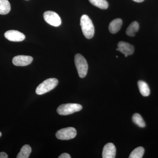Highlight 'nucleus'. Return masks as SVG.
I'll return each mask as SVG.
<instances>
[{"instance_id": "obj_9", "label": "nucleus", "mask_w": 158, "mask_h": 158, "mask_svg": "<svg viewBox=\"0 0 158 158\" xmlns=\"http://www.w3.org/2000/svg\"><path fill=\"white\" fill-rule=\"evenodd\" d=\"M116 50L119 51L123 54H124L125 57L132 55L134 52V46L124 41H120L118 44V48Z\"/></svg>"}, {"instance_id": "obj_5", "label": "nucleus", "mask_w": 158, "mask_h": 158, "mask_svg": "<svg viewBox=\"0 0 158 158\" xmlns=\"http://www.w3.org/2000/svg\"><path fill=\"white\" fill-rule=\"evenodd\" d=\"M56 135L59 140H70L76 136L77 131L74 128L72 127L65 128L58 131Z\"/></svg>"}, {"instance_id": "obj_21", "label": "nucleus", "mask_w": 158, "mask_h": 158, "mask_svg": "<svg viewBox=\"0 0 158 158\" xmlns=\"http://www.w3.org/2000/svg\"><path fill=\"white\" fill-rule=\"evenodd\" d=\"M133 1H134V2H137L140 3L142 2L144 0H133Z\"/></svg>"}, {"instance_id": "obj_8", "label": "nucleus", "mask_w": 158, "mask_h": 158, "mask_svg": "<svg viewBox=\"0 0 158 158\" xmlns=\"http://www.w3.org/2000/svg\"><path fill=\"white\" fill-rule=\"evenodd\" d=\"M33 58L30 56H18L12 59V63L15 66H24L30 65Z\"/></svg>"}, {"instance_id": "obj_16", "label": "nucleus", "mask_w": 158, "mask_h": 158, "mask_svg": "<svg viewBox=\"0 0 158 158\" xmlns=\"http://www.w3.org/2000/svg\"><path fill=\"white\" fill-rule=\"evenodd\" d=\"M93 6L102 9H106L109 7V4L106 0H89Z\"/></svg>"}, {"instance_id": "obj_6", "label": "nucleus", "mask_w": 158, "mask_h": 158, "mask_svg": "<svg viewBox=\"0 0 158 158\" xmlns=\"http://www.w3.org/2000/svg\"><path fill=\"white\" fill-rule=\"evenodd\" d=\"M43 16L44 20L51 26L57 27L61 24L62 20L60 16L54 11H45L44 13Z\"/></svg>"}, {"instance_id": "obj_23", "label": "nucleus", "mask_w": 158, "mask_h": 158, "mask_svg": "<svg viewBox=\"0 0 158 158\" xmlns=\"http://www.w3.org/2000/svg\"><path fill=\"white\" fill-rule=\"evenodd\" d=\"M26 1H28V0H26Z\"/></svg>"}, {"instance_id": "obj_15", "label": "nucleus", "mask_w": 158, "mask_h": 158, "mask_svg": "<svg viewBox=\"0 0 158 158\" xmlns=\"http://www.w3.org/2000/svg\"><path fill=\"white\" fill-rule=\"evenodd\" d=\"M32 149L31 146L28 144L23 145L17 156V158H28L31 154Z\"/></svg>"}, {"instance_id": "obj_7", "label": "nucleus", "mask_w": 158, "mask_h": 158, "mask_svg": "<svg viewBox=\"0 0 158 158\" xmlns=\"http://www.w3.org/2000/svg\"><path fill=\"white\" fill-rule=\"evenodd\" d=\"M6 39L13 42H20L25 39V36L19 31L10 30L6 31L5 34Z\"/></svg>"}, {"instance_id": "obj_18", "label": "nucleus", "mask_w": 158, "mask_h": 158, "mask_svg": "<svg viewBox=\"0 0 158 158\" xmlns=\"http://www.w3.org/2000/svg\"><path fill=\"white\" fill-rule=\"evenodd\" d=\"M144 149L142 147H138L134 150L131 154L130 158H141L144 155Z\"/></svg>"}, {"instance_id": "obj_17", "label": "nucleus", "mask_w": 158, "mask_h": 158, "mask_svg": "<svg viewBox=\"0 0 158 158\" xmlns=\"http://www.w3.org/2000/svg\"><path fill=\"white\" fill-rule=\"evenodd\" d=\"M132 120L133 122L139 127L141 128L145 127V123L144 119L142 118V116L138 113H135L133 115Z\"/></svg>"}, {"instance_id": "obj_12", "label": "nucleus", "mask_w": 158, "mask_h": 158, "mask_svg": "<svg viewBox=\"0 0 158 158\" xmlns=\"http://www.w3.org/2000/svg\"><path fill=\"white\" fill-rule=\"evenodd\" d=\"M138 85L141 94L144 97L149 96L150 90L147 83L144 81H138Z\"/></svg>"}, {"instance_id": "obj_13", "label": "nucleus", "mask_w": 158, "mask_h": 158, "mask_svg": "<svg viewBox=\"0 0 158 158\" xmlns=\"http://www.w3.org/2000/svg\"><path fill=\"white\" fill-rule=\"evenodd\" d=\"M139 29V24L137 22H133L128 27L126 31V34L130 37H134Z\"/></svg>"}, {"instance_id": "obj_14", "label": "nucleus", "mask_w": 158, "mask_h": 158, "mask_svg": "<svg viewBox=\"0 0 158 158\" xmlns=\"http://www.w3.org/2000/svg\"><path fill=\"white\" fill-rule=\"evenodd\" d=\"M11 10V5L8 0H0V14H8Z\"/></svg>"}, {"instance_id": "obj_19", "label": "nucleus", "mask_w": 158, "mask_h": 158, "mask_svg": "<svg viewBox=\"0 0 158 158\" xmlns=\"http://www.w3.org/2000/svg\"><path fill=\"white\" fill-rule=\"evenodd\" d=\"M59 158H71V157L70 156V155L67 153H62L61 155L59 156Z\"/></svg>"}, {"instance_id": "obj_2", "label": "nucleus", "mask_w": 158, "mask_h": 158, "mask_svg": "<svg viewBox=\"0 0 158 158\" xmlns=\"http://www.w3.org/2000/svg\"><path fill=\"white\" fill-rule=\"evenodd\" d=\"M75 64L80 77L83 78L87 75L88 71V64L85 57L80 54L75 56Z\"/></svg>"}, {"instance_id": "obj_20", "label": "nucleus", "mask_w": 158, "mask_h": 158, "mask_svg": "<svg viewBox=\"0 0 158 158\" xmlns=\"http://www.w3.org/2000/svg\"><path fill=\"white\" fill-rule=\"evenodd\" d=\"M8 156L6 152H0V158H8Z\"/></svg>"}, {"instance_id": "obj_22", "label": "nucleus", "mask_w": 158, "mask_h": 158, "mask_svg": "<svg viewBox=\"0 0 158 158\" xmlns=\"http://www.w3.org/2000/svg\"><path fill=\"white\" fill-rule=\"evenodd\" d=\"M2 133H1V132H0V137H1V136H2Z\"/></svg>"}, {"instance_id": "obj_11", "label": "nucleus", "mask_w": 158, "mask_h": 158, "mask_svg": "<svg viewBox=\"0 0 158 158\" xmlns=\"http://www.w3.org/2000/svg\"><path fill=\"white\" fill-rule=\"evenodd\" d=\"M122 24V20L120 19L113 20L109 25V29L110 33L113 34L117 33L121 28Z\"/></svg>"}, {"instance_id": "obj_1", "label": "nucleus", "mask_w": 158, "mask_h": 158, "mask_svg": "<svg viewBox=\"0 0 158 158\" xmlns=\"http://www.w3.org/2000/svg\"><path fill=\"white\" fill-rule=\"evenodd\" d=\"M82 32L87 39H90L93 37L94 34V28L92 21L86 15H82L80 23Z\"/></svg>"}, {"instance_id": "obj_3", "label": "nucleus", "mask_w": 158, "mask_h": 158, "mask_svg": "<svg viewBox=\"0 0 158 158\" xmlns=\"http://www.w3.org/2000/svg\"><path fill=\"white\" fill-rule=\"evenodd\" d=\"M59 81L56 78L47 79L38 85L36 88V93L38 95H41L53 90L58 85Z\"/></svg>"}, {"instance_id": "obj_10", "label": "nucleus", "mask_w": 158, "mask_h": 158, "mask_svg": "<svg viewBox=\"0 0 158 158\" xmlns=\"http://www.w3.org/2000/svg\"><path fill=\"white\" fill-rule=\"evenodd\" d=\"M116 148L114 144L109 143L105 145L102 152V158H114L116 157Z\"/></svg>"}, {"instance_id": "obj_4", "label": "nucleus", "mask_w": 158, "mask_h": 158, "mask_svg": "<svg viewBox=\"0 0 158 158\" xmlns=\"http://www.w3.org/2000/svg\"><path fill=\"white\" fill-rule=\"evenodd\" d=\"M82 109L81 105L78 104H65L60 105L57 109V112L59 115L66 116L79 112Z\"/></svg>"}]
</instances>
